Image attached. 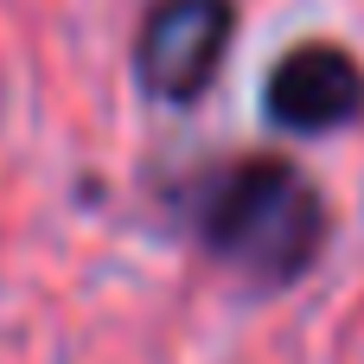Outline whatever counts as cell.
Instances as JSON below:
<instances>
[{
    "label": "cell",
    "mask_w": 364,
    "mask_h": 364,
    "mask_svg": "<svg viewBox=\"0 0 364 364\" xmlns=\"http://www.w3.org/2000/svg\"><path fill=\"white\" fill-rule=\"evenodd\" d=\"M230 38H237L230 0H154L134 32V83L166 109H192L218 83Z\"/></svg>",
    "instance_id": "2"
},
{
    "label": "cell",
    "mask_w": 364,
    "mask_h": 364,
    "mask_svg": "<svg viewBox=\"0 0 364 364\" xmlns=\"http://www.w3.org/2000/svg\"><path fill=\"white\" fill-rule=\"evenodd\" d=\"M179 211H186L198 250L262 294L294 288L320 262L326 230H333L320 186L294 160H275V154H243V160L205 166L186 186Z\"/></svg>",
    "instance_id": "1"
},
{
    "label": "cell",
    "mask_w": 364,
    "mask_h": 364,
    "mask_svg": "<svg viewBox=\"0 0 364 364\" xmlns=\"http://www.w3.org/2000/svg\"><path fill=\"white\" fill-rule=\"evenodd\" d=\"M262 102H269V122L288 134H333L364 115V64L333 38H307L275 58Z\"/></svg>",
    "instance_id": "3"
}]
</instances>
